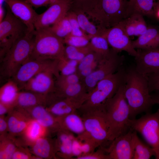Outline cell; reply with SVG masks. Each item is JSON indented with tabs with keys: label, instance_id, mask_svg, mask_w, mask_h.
I'll return each mask as SVG.
<instances>
[{
	"label": "cell",
	"instance_id": "cell-28",
	"mask_svg": "<svg viewBox=\"0 0 159 159\" xmlns=\"http://www.w3.org/2000/svg\"><path fill=\"white\" fill-rule=\"evenodd\" d=\"M54 93L57 97L61 98L79 97L88 93L81 81L68 86L56 87Z\"/></svg>",
	"mask_w": 159,
	"mask_h": 159
},
{
	"label": "cell",
	"instance_id": "cell-26",
	"mask_svg": "<svg viewBox=\"0 0 159 159\" xmlns=\"http://www.w3.org/2000/svg\"><path fill=\"white\" fill-rule=\"evenodd\" d=\"M33 153L39 158H57L54 140L41 137L33 143Z\"/></svg>",
	"mask_w": 159,
	"mask_h": 159
},
{
	"label": "cell",
	"instance_id": "cell-15",
	"mask_svg": "<svg viewBox=\"0 0 159 159\" xmlns=\"http://www.w3.org/2000/svg\"><path fill=\"white\" fill-rule=\"evenodd\" d=\"M133 131L131 129L111 142L106 148L110 159H133L134 153Z\"/></svg>",
	"mask_w": 159,
	"mask_h": 159
},
{
	"label": "cell",
	"instance_id": "cell-25",
	"mask_svg": "<svg viewBox=\"0 0 159 159\" xmlns=\"http://www.w3.org/2000/svg\"><path fill=\"white\" fill-rule=\"evenodd\" d=\"M133 47L137 49L159 48V31L155 28L148 27L146 32L132 41Z\"/></svg>",
	"mask_w": 159,
	"mask_h": 159
},
{
	"label": "cell",
	"instance_id": "cell-3",
	"mask_svg": "<svg viewBox=\"0 0 159 159\" xmlns=\"http://www.w3.org/2000/svg\"><path fill=\"white\" fill-rule=\"evenodd\" d=\"M126 73V69L122 66L115 73L99 81L88 93L86 100L78 111L81 113L101 108L125 83Z\"/></svg>",
	"mask_w": 159,
	"mask_h": 159
},
{
	"label": "cell",
	"instance_id": "cell-17",
	"mask_svg": "<svg viewBox=\"0 0 159 159\" xmlns=\"http://www.w3.org/2000/svg\"><path fill=\"white\" fill-rule=\"evenodd\" d=\"M12 13L27 26L29 31L35 30L34 23L38 14L31 5L22 0H5Z\"/></svg>",
	"mask_w": 159,
	"mask_h": 159
},
{
	"label": "cell",
	"instance_id": "cell-4",
	"mask_svg": "<svg viewBox=\"0 0 159 159\" xmlns=\"http://www.w3.org/2000/svg\"><path fill=\"white\" fill-rule=\"evenodd\" d=\"M34 31H29L18 39L0 59L1 78L10 80L29 58L33 48Z\"/></svg>",
	"mask_w": 159,
	"mask_h": 159
},
{
	"label": "cell",
	"instance_id": "cell-8",
	"mask_svg": "<svg viewBox=\"0 0 159 159\" xmlns=\"http://www.w3.org/2000/svg\"><path fill=\"white\" fill-rule=\"evenodd\" d=\"M6 8L5 15L0 23V59L18 39L29 31L7 6Z\"/></svg>",
	"mask_w": 159,
	"mask_h": 159
},
{
	"label": "cell",
	"instance_id": "cell-24",
	"mask_svg": "<svg viewBox=\"0 0 159 159\" xmlns=\"http://www.w3.org/2000/svg\"><path fill=\"white\" fill-rule=\"evenodd\" d=\"M46 95L23 90L19 92L13 107L27 109L37 105L46 106Z\"/></svg>",
	"mask_w": 159,
	"mask_h": 159
},
{
	"label": "cell",
	"instance_id": "cell-36",
	"mask_svg": "<svg viewBox=\"0 0 159 159\" xmlns=\"http://www.w3.org/2000/svg\"><path fill=\"white\" fill-rule=\"evenodd\" d=\"M79 62L64 56L57 59V68L60 75H66L76 72Z\"/></svg>",
	"mask_w": 159,
	"mask_h": 159
},
{
	"label": "cell",
	"instance_id": "cell-18",
	"mask_svg": "<svg viewBox=\"0 0 159 159\" xmlns=\"http://www.w3.org/2000/svg\"><path fill=\"white\" fill-rule=\"evenodd\" d=\"M137 51L135 67L138 72L146 76L159 69V48Z\"/></svg>",
	"mask_w": 159,
	"mask_h": 159
},
{
	"label": "cell",
	"instance_id": "cell-37",
	"mask_svg": "<svg viewBox=\"0 0 159 159\" xmlns=\"http://www.w3.org/2000/svg\"><path fill=\"white\" fill-rule=\"evenodd\" d=\"M91 37L87 36H76L69 34L64 39V44L66 45L77 47H85L89 44Z\"/></svg>",
	"mask_w": 159,
	"mask_h": 159
},
{
	"label": "cell",
	"instance_id": "cell-44",
	"mask_svg": "<svg viewBox=\"0 0 159 159\" xmlns=\"http://www.w3.org/2000/svg\"><path fill=\"white\" fill-rule=\"evenodd\" d=\"M79 139L81 141L82 153V155L90 153L94 151L96 148L99 147L95 142L89 138H85Z\"/></svg>",
	"mask_w": 159,
	"mask_h": 159
},
{
	"label": "cell",
	"instance_id": "cell-1",
	"mask_svg": "<svg viewBox=\"0 0 159 159\" xmlns=\"http://www.w3.org/2000/svg\"><path fill=\"white\" fill-rule=\"evenodd\" d=\"M124 93L130 110V118L136 119L143 112H150L154 105L146 76L138 72L135 66L126 69Z\"/></svg>",
	"mask_w": 159,
	"mask_h": 159
},
{
	"label": "cell",
	"instance_id": "cell-47",
	"mask_svg": "<svg viewBox=\"0 0 159 159\" xmlns=\"http://www.w3.org/2000/svg\"><path fill=\"white\" fill-rule=\"evenodd\" d=\"M32 6L38 8L42 6H50L60 0H22Z\"/></svg>",
	"mask_w": 159,
	"mask_h": 159
},
{
	"label": "cell",
	"instance_id": "cell-16",
	"mask_svg": "<svg viewBox=\"0 0 159 159\" xmlns=\"http://www.w3.org/2000/svg\"><path fill=\"white\" fill-rule=\"evenodd\" d=\"M88 94L77 98H61L57 97L51 99L46 107L56 118L77 111L85 101Z\"/></svg>",
	"mask_w": 159,
	"mask_h": 159
},
{
	"label": "cell",
	"instance_id": "cell-27",
	"mask_svg": "<svg viewBox=\"0 0 159 159\" xmlns=\"http://www.w3.org/2000/svg\"><path fill=\"white\" fill-rule=\"evenodd\" d=\"M156 0H129L127 7V18L137 13L143 16L154 15L153 7Z\"/></svg>",
	"mask_w": 159,
	"mask_h": 159
},
{
	"label": "cell",
	"instance_id": "cell-5",
	"mask_svg": "<svg viewBox=\"0 0 159 159\" xmlns=\"http://www.w3.org/2000/svg\"><path fill=\"white\" fill-rule=\"evenodd\" d=\"M127 0H97L84 12L104 29L110 28L127 18Z\"/></svg>",
	"mask_w": 159,
	"mask_h": 159
},
{
	"label": "cell",
	"instance_id": "cell-34",
	"mask_svg": "<svg viewBox=\"0 0 159 159\" xmlns=\"http://www.w3.org/2000/svg\"><path fill=\"white\" fill-rule=\"evenodd\" d=\"M92 50L88 45L77 47L66 45L65 46L64 56L67 59L77 61L79 62Z\"/></svg>",
	"mask_w": 159,
	"mask_h": 159
},
{
	"label": "cell",
	"instance_id": "cell-20",
	"mask_svg": "<svg viewBox=\"0 0 159 159\" xmlns=\"http://www.w3.org/2000/svg\"><path fill=\"white\" fill-rule=\"evenodd\" d=\"M9 112L7 120L8 130L13 135L24 132L32 120L27 111L22 108L14 107Z\"/></svg>",
	"mask_w": 159,
	"mask_h": 159
},
{
	"label": "cell",
	"instance_id": "cell-49",
	"mask_svg": "<svg viewBox=\"0 0 159 159\" xmlns=\"http://www.w3.org/2000/svg\"><path fill=\"white\" fill-rule=\"evenodd\" d=\"M31 155L24 151L17 149L13 154L12 158L13 159H28L32 158Z\"/></svg>",
	"mask_w": 159,
	"mask_h": 159
},
{
	"label": "cell",
	"instance_id": "cell-13",
	"mask_svg": "<svg viewBox=\"0 0 159 159\" xmlns=\"http://www.w3.org/2000/svg\"><path fill=\"white\" fill-rule=\"evenodd\" d=\"M71 6L70 0H60L38 14L34 23L35 29H46L56 24L66 15Z\"/></svg>",
	"mask_w": 159,
	"mask_h": 159
},
{
	"label": "cell",
	"instance_id": "cell-53",
	"mask_svg": "<svg viewBox=\"0 0 159 159\" xmlns=\"http://www.w3.org/2000/svg\"><path fill=\"white\" fill-rule=\"evenodd\" d=\"M157 92L153 95H151L153 103L154 104L159 105V92L157 91Z\"/></svg>",
	"mask_w": 159,
	"mask_h": 159
},
{
	"label": "cell",
	"instance_id": "cell-54",
	"mask_svg": "<svg viewBox=\"0 0 159 159\" xmlns=\"http://www.w3.org/2000/svg\"><path fill=\"white\" fill-rule=\"evenodd\" d=\"M156 1L159 3V0H156Z\"/></svg>",
	"mask_w": 159,
	"mask_h": 159
},
{
	"label": "cell",
	"instance_id": "cell-50",
	"mask_svg": "<svg viewBox=\"0 0 159 159\" xmlns=\"http://www.w3.org/2000/svg\"><path fill=\"white\" fill-rule=\"evenodd\" d=\"M8 130V124L7 120L3 116H0V134H2L6 132Z\"/></svg>",
	"mask_w": 159,
	"mask_h": 159
},
{
	"label": "cell",
	"instance_id": "cell-23",
	"mask_svg": "<svg viewBox=\"0 0 159 159\" xmlns=\"http://www.w3.org/2000/svg\"><path fill=\"white\" fill-rule=\"evenodd\" d=\"M56 134L54 141L57 158L58 156L62 158L72 159V147L74 134L62 129Z\"/></svg>",
	"mask_w": 159,
	"mask_h": 159
},
{
	"label": "cell",
	"instance_id": "cell-2",
	"mask_svg": "<svg viewBox=\"0 0 159 159\" xmlns=\"http://www.w3.org/2000/svg\"><path fill=\"white\" fill-rule=\"evenodd\" d=\"M124 84L106 101L102 107L109 127L110 142L132 129L129 108L124 95Z\"/></svg>",
	"mask_w": 159,
	"mask_h": 159
},
{
	"label": "cell",
	"instance_id": "cell-35",
	"mask_svg": "<svg viewBox=\"0 0 159 159\" xmlns=\"http://www.w3.org/2000/svg\"><path fill=\"white\" fill-rule=\"evenodd\" d=\"M48 28L57 37L63 39L71 34L72 31L71 24L66 15Z\"/></svg>",
	"mask_w": 159,
	"mask_h": 159
},
{
	"label": "cell",
	"instance_id": "cell-52",
	"mask_svg": "<svg viewBox=\"0 0 159 159\" xmlns=\"http://www.w3.org/2000/svg\"><path fill=\"white\" fill-rule=\"evenodd\" d=\"M153 10L154 15L159 19V3L157 1L155 3Z\"/></svg>",
	"mask_w": 159,
	"mask_h": 159
},
{
	"label": "cell",
	"instance_id": "cell-42",
	"mask_svg": "<svg viewBox=\"0 0 159 159\" xmlns=\"http://www.w3.org/2000/svg\"><path fill=\"white\" fill-rule=\"evenodd\" d=\"M96 151L85 155H82L75 158V159H110L105 148L99 146Z\"/></svg>",
	"mask_w": 159,
	"mask_h": 159
},
{
	"label": "cell",
	"instance_id": "cell-48",
	"mask_svg": "<svg viewBox=\"0 0 159 159\" xmlns=\"http://www.w3.org/2000/svg\"><path fill=\"white\" fill-rule=\"evenodd\" d=\"M72 150L73 156L75 158L82 155L81 141L77 137L74 136L73 140Z\"/></svg>",
	"mask_w": 159,
	"mask_h": 159
},
{
	"label": "cell",
	"instance_id": "cell-7",
	"mask_svg": "<svg viewBox=\"0 0 159 159\" xmlns=\"http://www.w3.org/2000/svg\"><path fill=\"white\" fill-rule=\"evenodd\" d=\"M81 113L85 130L83 137L88 138L99 146L107 147L110 141L109 129L102 107Z\"/></svg>",
	"mask_w": 159,
	"mask_h": 159
},
{
	"label": "cell",
	"instance_id": "cell-40",
	"mask_svg": "<svg viewBox=\"0 0 159 159\" xmlns=\"http://www.w3.org/2000/svg\"><path fill=\"white\" fill-rule=\"evenodd\" d=\"M80 78L77 73L66 75H59L56 81V87L68 86L81 82Z\"/></svg>",
	"mask_w": 159,
	"mask_h": 159
},
{
	"label": "cell",
	"instance_id": "cell-29",
	"mask_svg": "<svg viewBox=\"0 0 159 159\" xmlns=\"http://www.w3.org/2000/svg\"><path fill=\"white\" fill-rule=\"evenodd\" d=\"M133 137L134 153L133 159H149L155 156L154 150L148 144L143 142L138 137L137 132L133 130Z\"/></svg>",
	"mask_w": 159,
	"mask_h": 159
},
{
	"label": "cell",
	"instance_id": "cell-32",
	"mask_svg": "<svg viewBox=\"0 0 159 159\" xmlns=\"http://www.w3.org/2000/svg\"><path fill=\"white\" fill-rule=\"evenodd\" d=\"M87 45L92 51L104 56L107 55L111 52L107 39L102 35L92 37Z\"/></svg>",
	"mask_w": 159,
	"mask_h": 159
},
{
	"label": "cell",
	"instance_id": "cell-31",
	"mask_svg": "<svg viewBox=\"0 0 159 159\" xmlns=\"http://www.w3.org/2000/svg\"><path fill=\"white\" fill-rule=\"evenodd\" d=\"M70 10L74 11L75 13L80 26L85 33L91 38L94 36L101 35L100 32L97 26L90 21L84 11L78 9Z\"/></svg>",
	"mask_w": 159,
	"mask_h": 159
},
{
	"label": "cell",
	"instance_id": "cell-51",
	"mask_svg": "<svg viewBox=\"0 0 159 159\" xmlns=\"http://www.w3.org/2000/svg\"><path fill=\"white\" fill-rule=\"evenodd\" d=\"M13 108L11 106L0 102V115L3 116Z\"/></svg>",
	"mask_w": 159,
	"mask_h": 159
},
{
	"label": "cell",
	"instance_id": "cell-19",
	"mask_svg": "<svg viewBox=\"0 0 159 159\" xmlns=\"http://www.w3.org/2000/svg\"><path fill=\"white\" fill-rule=\"evenodd\" d=\"M26 110L32 119L39 122L48 133H56L61 129L57 119L49 112L45 106L37 105Z\"/></svg>",
	"mask_w": 159,
	"mask_h": 159
},
{
	"label": "cell",
	"instance_id": "cell-22",
	"mask_svg": "<svg viewBox=\"0 0 159 159\" xmlns=\"http://www.w3.org/2000/svg\"><path fill=\"white\" fill-rule=\"evenodd\" d=\"M118 24L129 37H138L145 33L148 28L143 16L137 13L132 14Z\"/></svg>",
	"mask_w": 159,
	"mask_h": 159
},
{
	"label": "cell",
	"instance_id": "cell-41",
	"mask_svg": "<svg viewBox=\"0 0 159 159\" xmlns=\"http://www.w3.org/2000/svg\"><path fill=\"white\" fill-rule=\"evenodd\" d=\"M104 56H105L92 51L79 62L76 73L80 72L91 65L97 59Z\"/></svg>",
	"mask_w": 159,
	"mask_h": 159
},
{
	"label": "cell",
	"instance_id": "cell-6",
	"mask_svg": "<svg viewBox=\"0 0 159 159\" xmlns=\"http://www.w3.org/2000/svg\"><path fill=\"white\" fill-rule=\"evenodd\" d=\"M64 39L49 28L35 29L31 54L28 59H57L64 56Z\"/></svg>",
	"mask_w": 159,
	"mask_h": 159
},
{
	"label": "cell",
	"instance_id": "cell-33",
	"mask_svg": "<svg viewBox=\"0 0 159 159\" xmlns=\"http://www.w3.org/2000/svg\"><path fill=\"white\" fill-rule=\"evenodd\" d=\"M46 132H47L46 129L39 122L32 119L28 124L24 133L27 140L33 143L38 138L43 137Z\"/></svg>",
	"mask_w": 159,
	"mask_h": 159
},
{
	"label": "cell",
	"instance_id": "cell-21",
	"mask_svg": "<svg viewBox=\"0 0 159 159\" xmlns=\"http://www.w3.org/2000/svg\"><path fill=\"white\" fill-rule=\"evenodd\" d=\"M77 111L56 118L61 129L81 137L85 135V130L82 118Z\"/></svg>",
	"mask_w": 159,
	"mask_h": 159
},
{
	"label": "cell",
	"instance_id": "cell-45",
	"mask_svg": "<svg viewBox=\"0 0 159 159\" xmlns=\"http://www.w3.org/2000/svg\"><path fill=\"white\" fill-rule=\"evenodd\" d=\"M146 76L150 92V93L154 90L159 92V69Z\"/></svg>",
	"mask_w": 159,
	"mask_h": 159
},
{
	"label": "cell",
	"instance_id": "cell-43",
	"mask_svg": "<svg viewBox=\"0 0 159 159\" xmlns=\"http://www.w3.org/2000/svg\"><path fill=\"white\" fill-rule=\"evenodd\" d=\"M97 0H70L71 6L69 10L78 9L84 12L90 8Z\"/></svg>",
	"mask_w": 159,
	"mask_h": 159
},
{
	"label": "cell",
	"instance_id": "cell-46",
	"mask_svg": "<svg viewBox=\"0 0 159 159\" xmlns=\"http://www.w3.org/2000/svg\"><path fill=\"white\" fill-rule=\"evenodd\" d=\"M104 57L97 59L91 65L83 69L80 72L77 73L79 76L81 81L96 69L100 60Z\"/></svg>",
	"mask_w": 159,
	"mask_h": 159
},
{
	"label": "cell",
	"instance_id": "cell-30",
	"mask_svg": "<svg viewBox=\"0 0 159 159\" xmlns=\"http://www.w3.org/2000/svg\"><path fill=\"white\" fill-rule=\"evenodd\" d=\"M20 91L12 80L7 81L0 89V102L13 107V105Z\"/></svg>",
	"mask_w": 159,
	"mask_h": 159
},
{
	"label": "cell",
	"instance_id": "cell-10",
	"mask_svg": "<svg viewBox=\"0 0 159 159\" xmlns=\"http://www.w3.org/2000/svg\"><path fill=\"white\" fill-rule=\"evenodd\" d=\"M118 53L112 49L110 53L101 59L96 69L81 81L88 93L99 81L115 73L123 66L124 58L119 55Z\"/></svg>",
	"mask_w": 159,
	"mask_h": 159
},
{
	"label": "cell",
	"instance_id": "cell-12",
	"mask_svg": "<svg viewBox=\"0 0 159 159\" xmlns=\"http://www.w3.org/2000/svg\"><path fill=\"white\" fill-rule=\"evenodd\" d=\"M59 75L57 69L41 72L29 80L22 90L47 95L55 91L56 80Z\"/></svg>",
	"mask_w": 159,
	"mask_h": 159
},
{
	"label": "cell",
	"instance_id": "cell-14",
	"mask_svg": "<svg viewBox=\"0 0 159 159\" xmlns=\"http://www.w3.org/2000/svg\"><path fill=\"white\" fill-rule=\"evenodd\" d=\"M102 36L106 38L109 45L114 50L118 52L125 51L134 57L137 55V51L133 47L132 41L118 24L104 29Z\"/></svg>",
	"mask_w": 159,
	"mask_h": 159
},
{
	"label": "cell",
	"instance_id": "cell-38",
	"mask_svg": "<svg viewBox=\"0 0 159 159\" xmlns=\"http://www.w3.org/2000/svg\"><path fill=\"white\" fill-rule=\"evenodd\" d=\"M66 15L71 26V34L78 36L86 37L88 35L85 33L81 28L76 15L74 11L69 10Z\"/></svg>",
	"mask_w": 159,
	"mask_h": 159
},
{
	"label": "cell",
	"instance_id": "cell-39",
	"mask_svg": "<svg viewBox=\"0 0 159 159\" xmlns=\"http://www.w3.org/2000/svg\"><path fill=\"white\" fill-rule=\"evenodd\" d=\"M16 148L15 145L9 140H3L0 144V159H11Z\"/></svg>",
	"mask_w": 159,
	"mask_h": 159
},
{
	"label": "cell",
	"instance_id": "cell-9",
	"mask_svg": "<svg viewBox=\"0 0 159 159\" xmlns=\"http://www.w3.org/2000/svg\"><path fill=\"white\" fill-rule=\"evenodd\" d=\"M131 129L138 132L154 150L156 159H159V108L138 119L131 120Z\"/></svg>",
	"mask_w": 159,
	"mask_h": 159
},
{
	"label": "cell",
	"instance_id": "cell-11",
	"mask_svg": "<svg viewBox=\"0 0 159 159\" xmlns=\"http://www.w3.org/2000/svg\"><path fill=\"white\" fill-rule=\"evenodd\" d=\"M57 59H28L10 80L17 85L20 91L29 80L37 74L48 70L57 69Z\"/></svg>",
	"mask_w": 159,
	"mask_h": 159
}]
</instances>
